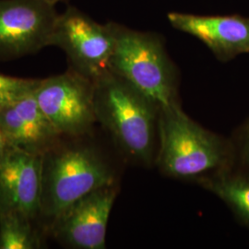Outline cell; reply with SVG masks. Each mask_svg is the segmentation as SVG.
I'll use <instances>...</instances> for the list:
<instances>
[{"mask_svg":"<svg viewBox=\"0 0 249 249\" xmlns=\"http://www.w3.org/2000/svg\"><path fill=\"white\" fill-rule=\"evenodd\" d=\"M92 134L61 136L42 155L39 221L46 234L53 220L70 205L101 187L118 184L115 164L91 140Z\"/></svg>","mask_w":249,"mask_h":249,"instance_id":"cell-1","label":"cell"},{"mask_svg":"<svg viewBox=\"0 0 249 249\" xmlns=\"http://www.w3.org/2000/svg\"><path fill=\"white\" fill-rule=\"evenodd\" d=\"M93 81L97 123L126 160L151 164L156 158L159 108L110 70Z\"/></svg>","mask_w":249,"mask_h":249,"instance_id":"cell-2","label":"cell"},{"mask_svg":"<svg viewBox=\"0 0 249 249\" xmlns=\"http://www.w3.org/2000/svg\"><path fill=\"white\" fill-rule=\"evenodd\" d=\"M158 141L155 163L178 180L198 183L231 169L235 160L233 143L193 121L180 105L159 110Z\"/></svg>","mask_w":249,"mask_h":249,"instance_id":"cell-3","label":"cell"},{"mask_svg":"<svg viewBox=\"0 0 249 249\" xmlns=\"http://www.w3.org/2000/svg\"><path fill=\"white\" fill-rule=\"evenodd\" d=\"M115 48L109 70L159 108L179 105V75L162 36L113 22Z\"/></svg>","mask_w":249,"mask_h":249,"instance_id":"cell-4","label":"cell"},{"mask_svg":"<svg viewBox=\"0 0 249 249\" xmlns=\"http://www.w3.org/2000/svg\"><path fill=\"white\" fill-rule=\"evenodd\" d=\"M35 97L42 111L61 136L93 133L94 81L70 68L40 81Z\"/></svg>","mask_w":249,"mask_h":249,"instance_id":"cell-5","label":"cell"},{"mask_svg":"<svg viewBox=\"0 0 249 249\" xmlns=\"http://www.w3.org/2000/svg\"><path fill=\"white\" fill-rule=\"evenodd\" d=\"M115 41L113 21L101 24L69 7L58 14L50 46L62 49L70 68L94 80L109 70Z\"/></svg>","mask_w":249,"mask_h":249,"instance_id":"cell-6","label":"cell"},{"mask_svg":"<svg viewBox=\"0 0 249 249\" xmlns=\"http://www.w3.org/2000/svg\"><path fill=\"white\" fill-rule=\"evenodd\" d=\"M57 17L54 6L43 0H0V61L50 46Z\"/></svg>","mask_w":249,"mask_h":249,"instance_id":"cell-7","label":"cell"},{"mask_svg":"<svg viewBox=\"0 0 249 249\" xmlns=\"http://www.w3.org/2000/svg\"><path fill=\"white\" fill-rule=\"evenodd\" d=\"M118 190L115 184L82 196L53 220L47 235L71 249H106L107 224Z\"/></svg>","mask_w":249,"mask_h":249,"instance_id":"cell-8","label":"cell"},{"mask_svg":"<svg viewBox=\"0 0 249 249\" xmlns=\"http://www.w3.org/2000/svg\"><path fill=\"white\" fill-rule=\"evenodd\" d=\"M41 186L42 155L9 145L0 156V214H21L40 223Z\"/></svg>","mask_w":249,"mask_h":249,"instance_id":"cell-9","label":"cell"},{"mask_svg":"<svg viewBox=\"0 0 249 249\" xmlns=\"http://www.w3.org/2000/svg\"><path fill=\"white\" fill-rule=\"evenodd\" d=\"M167 18L173 28L198 39L222 62L249 53V17L170 12Z\"/></svg>","mask_w":249,"mask_h":249,"instance_id":"cell-10","label":"cell"},{"mask_svg":"<svg viewBox=\"0 0 249 249\" xmlns=\"http://www.w3.org/2000/svg\"><path fill=\"white\" fill-rule=\"evenodd\" d=\"M0 132L10 146L38 155L61 137L39 107L35 91L0 109Z\"/></svg>","mask_w":249,"mask_h":249,"instance_id":"cell-11","label":"cell"},{"mask_svg":"<svg viewBox=\"0 0 249 249\" xmlns=\"http://www.w3.org/2000/svg\"><path fill=\"white\" fill-rule=\"evenodd\" d=\"M202 187L218 196L249 228V176L232 168L198 182Z\"/></svg>","mask_w":249,"mask_h":249,"instance_id":"cell-12","label":"cell"},{"mask_svg":"<svg viewBox=\"0 0 249 249\" xmlns=\"http://www.w3.org/2000/svg\"><path fill=\"white\" fill-rule=\"evenodd\" d=\"M46 236L35 220L21 214H0V249H41Z\"/></svg>","mask_w":249,"mask_h":249,"instance_id":"cell-13","label":"cell"},{"mask_svg":"<svg viewBox=\"0 0 249 249\" xmlns=\"http://www.w3.org/2000/svg\"><path fill=\"white\" fill-rule=\"evenodd\" d=\"M40 81L39 79L16 78L0 73V109L33 93Z\"/></svg>","mask_w":249,"mask_h":249,"instance_id":"cell-14","label":"cell"},{"mask_svg":"<svg viewBox=\"0 0 249 249\" xmlns=\"http://www.w3.org/2000/svg\"><path fill=\"white\" fill-rule=\"evenodd\" d=\"M233 143L235 159L238 158L244 171L243 173L249 176V118L241 126Z\"/></svg>","mask_w":249,"mask_h":249,"instance_id":"cell-15","label":"cell"},{"mask_svg":"<svg viewBox=\"0 0 249 249\" xmlns=\"http://www.w3.org/2000/svg\"><path fill=\"white\" fill-rule=\"evenodd\" d=\"M9 144L7 142L6 139L4 138V136L0 132V156L4 153V151H6V149L8 148Z\"/></svg>","mask_w":249,"mask_h":249,"instance_id":"cell-16","label":"cell"},{"mask_svg":"<svg viewBox=\"0 0 249 249\" xmlns=\"http://www.w3.org/2000/svg\"><path fill=\"white\" fill-rule=\"evenodd\" d=\"M43 1H45L46 3H48V4H50V5L55 7L56 4L61 3V2H66V1H68V0H43Z\"/></svg>","mask_w":249,"mask_h":249,"instance_id":"cell-17","label":"cell"}]
</instances>
